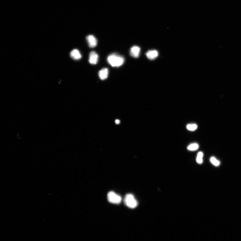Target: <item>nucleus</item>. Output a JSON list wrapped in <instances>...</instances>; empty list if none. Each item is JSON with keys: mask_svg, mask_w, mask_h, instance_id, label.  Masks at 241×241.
<instances>
[{"mask_svg": "<svg viewBox=\"0 0 241 241\" xmlns=\"http://www.w3.org/2000/svg\"><path fill=\"white\" fill-rule=\"evenodd\" d=\"M107 199L109 202L114 204H120L122 200L121 196L113 191H110L108 193L107 195Z\"/></svg>", "mask_w": 241, "mask_h": 241, "instance_id": "7ed1b4c3", "label": "nucleus"}, {"mask_svg": "<svg viewBox=\"0 0 241 241\" xmlns=\"http://www.w3.org/2000/svg\"><path fill=\"white\" fill-rule=\"evenodd\" d=\"M70 56L71 58L75 60H79L81 58L82 55L77 49H74L70 53Z\"/></svg>", "mask_w": 241, "mask_h": 241, "instance_id": "6e6552de", "label": "nucleus"}, {"mask_svg": "<svg viewBox=\"0 0 241 241\" xmlns=\"http://www.w3.org/2000/svg\"><path fill=\"white\" fill-rule=\"evenodd\" d=\"M124 202L126 206L132 209L136 208L138 204L133 195L131 194L126 195L124 198Z\"/></svg>", "mask_w": 241, "mask_h": 241, "instance_id": "f03ea898", "label": "nucleus"}, {"mask_svg": "<svg viewBox=\"0 0 241 241\" xmlns=\"http://www.w3.org/2000/svg\"><path fill=\"white\" fill-rule=\"evenodd\" d=\"M86 39L90 47L92 48L96 46L97 40L94 36L90 35L87 36L86 37Z\"/></svg>", "mask_w": 241, "mask_h": 241, "instance_id": "20e7f679", "label": "nucleus"}, {"mask_svg": "<svg viewBox=\"0 0 241 241\" xmlns=\"http://www.w3.org/2000/svg\"><path fill=\"white\" fill-rule=\"evenodd\" d=\"M146 55L149 59L154 60L158 56V52L155 50H150L146 53Z\"/></svg>", "mask_w": 241, "mask_h": 241, "instance_id": "1a4fd4ad", "label": "nucleus"}, {"mask_svg": "<svg viewBox=\"0 0 241 241\" xmlns=\"http://www.w3.org/2000/svg\"><path fill=\"white\" fill-rule=\"evenodd\" d=\"M197 128V126L196 124H189L187 126V128L189 131H195Z\"/></svg>", "mask_w": 241, "mask_h": 241, "instance_id": "f8f14e48", "label": "nucleus"}, {"mask_svg": "<svg viewBox=\"0 0 241 241\" xmlns=\"http://www.w3.org/2000/svg\"><path fill=\"white\" fill-rule=\"evenodd\" d=\"M120 122L119 120L117 119L115 120V123L117 124H120Z\"/></svg>", "mask_w": 241, "mask_h": 241, "instance_id": "4468645a", "label": "nucleus"}, {"mask_svg": "<svg viewBox=\"0 0 241 241\" xmlns=\"http://www.w3.org/2000/svg\"><path fill=\"white\" fill-rule=\"evenodd\" d=\"M107 61L112 67H118L123 64L124 62V58L123 57L116 54L113 53L108 57Z\"/></svg>", "mask_w": 241, "mask_h": 241, "instance_id": "f257e3e1", "label": "nucleus"}, {"mask_svg": "<svg viewBox=\"0 0 241 241\" xmlns=\"http://www.w3.org/2000/svg\"><path fill=\"white\" fill-rule=\"evenodd\" d=\"M109 74V70L108 69L104 68L102 69L99 71L98 73V75L99 78L102 80H105L108 77Z\"/></svg>", "mask_w": 241, "mask_h": 241, "instance_id": "0eeeda50", "label": "nucleus"}, {"mask_svg": "<svg viewBox=\"0 0 241 241\" xmlns=\"http://www.w3.org/2000/svg\"><path fill=\"white\" fill-rule=\"evenodd\" d=\"M203 154L202 152H199L198 153L196 161L198 163L201 164L203 163Z\"/></svg>", "mask_w": 241, "mask_h": 241, "instance_id": "9b49d317", "label": "nucleus"}, {"mask_svg": "<svg viewBox=\"0 0 241 241\" xmlns=\"http://www.w3.org/2000/svg\"><path fill=\"white\" fill-rule=\"evenodd\" d=\"M98 56L96 52L91 51L90 54L89 62L92 64H96L98 62Z\"/></svg>", "mask_w": 241, "mask_h": 241, "instance_id": "39448f33", "label": "nucleus"}, {"mask_svg": "<svg viewBox=\"0 0 241 241\" xmlns=\"http://www.w3.org/2000/svg\"><path fill=\"white\" fill-rule=\"evenodd\" d=\"M199 147V145L197 143H194L190 144L187 148L189 151H193L197 150Z\"/></svg>", "mask_w": 241, "mask_h": 241, "instance_id": "9d476101", "label": "nucleus"}, {"mask_svg": "<svg viewBox=\"0 0 241 241\" xmlns=\"http://www.w3.org/2000/svg\"><path fill=\"white\" fill-rule=\"evenodd\" d=\"M140 51V48L139 47L137 46H133L131 49L130 54L132 56L137 58L139 56Z\"/></svg>", "mask_w": 241, "mask_h": 241, "instance_id": "423d86ee", "label": "nucleus"}, {"mask_svg": "<svg viewBox=\"0 0 241 241\" xmlns=\"http://www.w3.org/2000/svg\"><path fill=\"white\" fill-rule=\"evenodd\" d=\"M210 162L215 166H219L220 164V162L219 160H217L214 157H212L210 159Z\"/></svg>", "mask_w": 241, "mask_h": 241, "instance_id": "ddd939ff", "label": "nucleus"}]
</instances>
